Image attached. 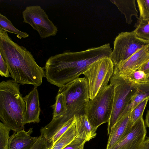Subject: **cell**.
<instances>
[{"instance_id":"3957f363","label":"cell","mask_w":149,"mask_h":149,"mask_svg":"<svg viewBox=\"0 0 149 149\" xmlns=\"http://www.w3.org/2000/svg\"><path fill=\"white\" fill-rule=\"evenodd\" d=\"M19 87L13 79L0 83V119L14 132L24 129L25 125L26 104Z\"/></svg>"},{"instance_id":"2e32d148","label":"cell","mask_w":149,"mask_h":149,"mask_svg":"<svg viewBox=\"0 0 149 149\" xmlns=\"http://www.w3.org/2000/svg\"><path fill=\"white\" fill-rule=\"evenodd\" d=\"M110 1L116 5L119 10L124 15L126 23L128 24L132 22V16H135L137 19L139 18L135 0H111Z\"/></svg>"},{"instance_id":"9c48e42d","label":"cell","mask_w":149,"mask_h":149,"mask_svg":"<svg viewBox=\"0 0 149 149\" xmlns=\"http://www.w3.org/2000/svg\"><path fill=\"white\" fill-rule=\"evenodd\" d=\"M23 22L36 30L41 39L55 36L57 28L49 19L45 10L38 5L26 7L22 13Z\"/></svg>"},{"instance_id":"f1b7e54d","label":"cell","mask_w":149,"mask_h":149,"mask_svg":"<svg viewBox=\"0 0 149 149\" xmlns=\"http://www.w3.org/2000/svg\"><path fill=\"white\" fill-rule=\"evenodd\" d=\"M0 74L2 77H10L8 65L0 54Z\"/></svg>"},{"instance_id":"52a82bcc","label":"cell","mask_w":149,"mask_h":149,"mask_svg":"<svg viewBox=\"0 0 149 149\" xmlns=\"http://www.w3.org/2000/svg\"><path fill=\"white\" fill-rule=\"evenodd\" d=\"M114 70V64L110 58L107 57L93 62L83 73L88 81L90 100L93 99L108 85Z\"/></svg>"},{"instance_id":"d6a6232c","label":"cell","mask_w":149,"mask_h":149,"mask_svg":"<svg viewBox=\"0 0 149 149\" xmlns=\"http://www.w3.org/2000/svg\"><path fill=\"white\" fill-rule=\"evenodd\" d=\"M146 81H149V74L146 75Z\"/></svg>"},{"instance_id":"f546056e","label":"cell","mask_w":149,"mask_h":149,"mask_svg":"<svg viewBox=\"0 0 149 149\" xmlns=\"http://www.w3.org/2000/svg\"><path fill=\"white\" fill-rule=\"evenodd\" d=\"M138 70L143 71L146 75L149 74V60L142 65Z\"/></svg>"},{"instance_id":"cb8c5ba5","label":"cell","mask_w":149,"mask_h":149,"mask_svg":"<svg viewBox=\"0 0 149 149\" xmlns=\"http://www.w3.org/2000/svg\"><path fill=\"white\" fill-rule=\"evenodd\" d=\"M139 11L140 19H144L149 18V0H137Z\"/></svg>"},{"instance_id":"d6986e66","label":"cell","mask_w":149,"mask_h":149,"mask_svg":"<svg viewBox=\"0 0 149 149\" xmlns=\"http://www.w3.org/2000/svg\"><path fill=\"white\" fill-rule=\"evenodd\" d=\"M134 26L135 29L132 32L137 36L149 41V18L142 19L138 18Z\"/></svg>"},{"instance_id":"836d02e7","label":"cell","mask_w":149,"mask_h":149,"mask_svg":"<svg viewBox=\"0 0 149 149\" xmlns=\"http://www.w3.org/2000/svg\"></svg>"},{"instance_id":"e0dca14e","label":"cell","mask_w":149,"mask_h":149,"mask_svg":"<svg viewBox=\"0 0 149 149\" xmlns=\"http://www.w3.org/2000/svg\"><path fill=\"white\" fill-rule=\"evenodd\" d=\"M135 84L137 86L138 92L124 111L123 115L130 112L138 104L143 101L149 99V81H146Z\"/></svg>"},{"instance_id":"d4e9b609","label":"cell","mask_w":149,"mask_h":149,"mask_svg":"<svg viewBox=\"0 0 149 149\" xmlns=\"http://www.w3.org/2000/svg\"><path fill=\"white\" fill-rule=\"evenodd\" d=\"M123 78L130 81L136 83L146 81V74L143 71L137 70Z\"/></svg>"},{"instance_id":"603a6c76","label":"cell","mask_w":149,"mask_h":149,"mask_svg":"<svg viewBox=\"0 0 149 149\" xmlns=\"http://www.w3.org/2000/svg\"><path fill=\"white\" fill-rule=\"evenodd\" d=\"M11 130L2 122L0 123V149H7Z\"/></svg>"},{"instance_id":"7a4b0ae2","label":"cell","mask_w":149,"mask_h":149,"mask_svg":"<svg viewBox=\"0 0 149 149\" xmlns=\"http://www.w3.org/2000/svg\"><path fill=\"white\" fill-rule=\"evenodd\" d=\"M0 54L7 63L10 77L16 83L37 87L45 76L44 68L36 62L31 52L14 42L0 28Z\"/></svg>"},{"instance_id":"ffe728a7","label":"cell","mask_w":149,"mask_h":149,"mask_svg":"<svg viewBox=\"0 0 149 149\" xmlns=\"http://www.w3.org/2000/svg\"><path fill=\"white\" fill-rule=\"evenodd\" d=\"M0 28L10 33L16 34L19 37L25 38L29 36L28 33L17 29L5 16L0 14Z\"/></svg>"},{"instance_id":"30bf717a","label":"cell","mask_w":149,"mask_h":149,"mask_svg":"<svg viewBox=\"0 0 149 149\" xmlns=\"http://www.w3.org/2000/svg\"><path fill=\"white\" fill-rule=\"evenodd\" d=\"M146 133V126L142 117L133 125L129 133L123 139L110 149H140Z\"/></svg>"},{"instance_id":"277c9868","label":"cell","mask_w":149,"mask_h":149,"mask_svg":"<svg viewBox=\"0 0 149 149\" xmlns=\"http://www.w3.org/2000/svg\"><path fill=\"white\" fill-rule=\"evenodd\" d=\"M58 93L65 96L67 111L63 115L67 119L74 116L87 115L90 99L88 83L85 77L75 79L59 88Z\"/></svg>"},{"instance_id":"ba28073f","label":"cell","mask_w":149,"mask_h":149,"mask_svg":"<svg viewBox=\"0 0 149 149\" xmlns=\"http://www.w3.org/2000/svg\"><path fill=\"white\" fill-rule=\"evenodd\" d=\"M149 44V41L137 36L132 31L122 32L116 37L110 58L114 68L119 66L139 49Z\"/></svg>"},{"instance_id":"7c38bea8","label":"cell","mask_w":149,"mask_h":149,"mask_svg":"<svg viewBox=\"0 0 149 149\" xmlns=\"http://www.w3.org/2000/svg\"><path fill=\"white\" fill-rule=\"evenodd\" d=\"M130 112L119 118L112 128L109 135L106 149H110L123 139L129 133L133 125L130 122Z\"/></svg>"},{"instance_id":"7402d4cb","label":"cell","mask_w":149,"mask_h":149,"mask_svg":"<svg viewBox=\"0 0 149 149\" xmlns=\"http://www.w3.org/2000/svg\"><path fill=\"white\" fill-rule=\"evenodd\" d=\"M149 99L144 100L138 104L131 111L130 120L134 125L143 117V115Z\"/></svg>"},{"instance_id":"44dd1931","label":"cell","mask_w":149,"mask_h":149,"mask_svg":"<svg viewBox=\"0 0 149 149\" xmlns=\"http://www.w3.org/2000/svg\"><path fill=\"white\" fill-rule=\"evenodd\" d=\"M53 109L52 118H54L64 113L67 111L65 99L62 93H57L55 103L51 106Z\"/></svg>"},{"instance_id":"6da1fadb","label":"cell","mask_w":149,"mask_h":149,"mask_svg":"<svg viewBox=\"0 0 149 149\" xmlns=\"http://www.w3.org/2000/svg\"><path fill=\"white\" fill-rule=\"evenodd\" d=\"M112 48L109 43L78 52H66L50 57L44 69L45 77L51 84L61 88L79 78L93 63L109 57Z\"/></svg>"},{"instance_id":"5bb4252c","label":"cell","mask_w":149,"mask_h":149,"mask_svg":"<svg viewBox=\"0 0 149 149\" xmlns=\"http://www.w3.org/2000/svg\"><path fill=\"white\" fill-rule=\"evenodd\" d=\"M33 129L30 128L26 131L24 129L14 133L9 138L7 149H30L38 139L31 135Z\"/></svg>"},{"instance_id":"4316f807","label":"cell","mask_w":149,"mask_h":149,"mask_svg":"<svg viewBox=\"0 0 149 149\" xmlns=\"http://www.w3.org/2000/svg\"><path fill=\"white\" fill-rule=\"evenodd\" d=\"M53 144L49 143L40 135L36 142L30 149H51Z\"/></svg>"},{"instance_id":"ac0fdd59","label":"cell","mask_w":149,"mask_h":149,"mask_svg":"<svg viewBox=\"0 0 149 149\" xmlns=\"http://www.w3.org/2000/svg\"><path fill=\"white\" fill-rule=\"evenodd\" d=\"M76 132L75 121L53 145L51 149H63L76 137Z\"/></svg>"},{"instance_id":"8992f818","label":"cell","mask_w":149,"mask_h":149,"mask_svg":"<svg viewBox=\"0 0 149 149\" xmlns=\"http://www.w3.org/2000/svg\"><path fill=\"white\" fill-rule=\"evenodd\" d=\"M113 94V87L110 84L89 100L87 116L89 122L95 129L109 122L112 111Z\"/></svg>"},{"instance_id":"4dcf8cb0","label":"cell","mask_w":149,"mask_h":149,"mask_svg":"<svg viewBox=\"0 0 149 149\" xmlns=\"http://www.w3.org/2000/svg\"><path fill=\"white\" fill-rule=\"evenodd\" d=\"M140 149H149V138L145 140Z\"/></svg>"},{"instance_id":"9a60e30c","label":"cell","mask_w":149,"mask_h":149,"mask_svg":"<svg viewBox=\"0 0 149 149\" xmlns=\"http://www.w3.org/2000/svg\"><path fill=\"white\" fill-rule=\"evenodd\" d=\"M74 117L77 137L88 141L96 136L97 129L91 125L86 115L74 116Z\"/></svg>"},{"instance_id":"8fae6325","label":"cell","mask_w":149,"mask_h":149,"mask_svg":"<svg viewBox=\"0 0 149 149\" xmlns=\"http://www.w3.org/2000/svg\"><path fill=\"white\" fill-rule=\"evenodd\" d=\"M149 60V44L139 49L121 64L114 68L113 74L125 77L138 70Z\"/></svg>"},{"instance_id":"5b68a950","label":"cell","mask_w":149,"mask_h":149,"mask_svg":"<svg viewBox=\"0 0 149 149\" xmlns=\"http://www.w3.org/2000/svg\"><path fill=\"white\" fill-rule=\"evenodd\" d=\"M110 84L113 87L114 94L112 113L108 123V135L138 91L136 84L114 74L110 79Z\"/></svg>"},{"instance_id":"1f68e13d","label":"cell","mask_w":149,"mask_h":149,"mask_svg":"<svg viewBox=\"0 0 149 149\" xmlns=\"http://www.w3.org/2000/svg\"><path fill=\"white\" fill-rule=\"evenodd\" d=\"M145 123L146 125L148 127H149V110H148L145 120Z\"/></svg>"},{"instance_id":"484cf974","label":"cell","mask_w":149,"mask_h":149,"mask_svg":"<svg viewBox=\"0 0 149 149\" xmlns=\"http://www.w3.org/2000/svg\"><path fill=\"white\" fill-rule=\"evenodd\" d=\"M74 121V117L68 121L55 134L51 140L49 141L53 145L68 130Z\"/></svg>"},{"instance_id":"83f0119b","label":"cell","mask_w":149,"mask_h":149,"mask_svg":"<svg viewBox=\"0 0 149 149\" xmlns=\"http://www.w3.org/2000/svg\"><path fill=\"white\" fill-rule=\"evenodd\" d=\"M86 141L76 137L74 139L63 149H84Z\"/></svg>"},{"instance_id":"4fadbf2b","label":"cell","mask_w":149,"mask_h":149,"mask_svg":"<svg viewBox=\"0 0 149 149\" xmlns=\"http://www.w3.org/2000/svg\"><path fill=\"white\" fill-rule=\"evenodd\" d=\"M26 104L24 123H39L40 112L39 94L37 87H34L29 93L23 97Z\"/></svg>"}]
</instances>
